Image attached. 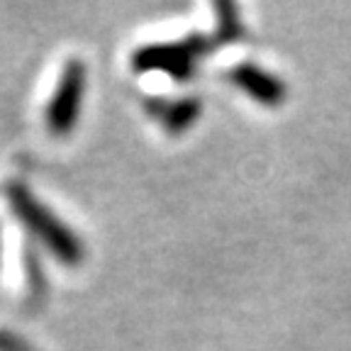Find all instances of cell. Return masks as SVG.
Instances as JSON below:
<instances>
[{"label": "cell", "instance_id": "cell-3", "mask_svg": "<svg viewBox=\"0 0 351 351\" xmlns=\"http://www.w3.org/2000/svg\"><path fill=\"white\" fill-rule=\"evenodd\" d=\"M200 47H203L200 37L186 44H152V47H144L134 54V69H139V71H166L178 81H183L191 73L193 56Z\"/></svg>", "mask_w": 351, "mask_h": 351}, {"label": "cell", "instance_id": "cell-5", "mask_svg": "<svg viewBox=\"0 0 351 351\" xmlns=\"http://www.w3.org/2000/svg\"><path fill=\"white\" fill-rule=\"evenodd\" d=\"M197 115H200V100L197 98L178 100L166 112V127H169V132H183L186 127H191L197 120Z\"/></svg>", "mask_w": 351, "mask_h": 351}, {"label": "cell", "instance_id": "cell-1", "mask_svg": "<svg viewBox=\"0 0 351 351\" xmlns=\"http://www.w3.org/2000/svg\"><path fill=\"white\" fill-rule=\"evenodd\" d=\"M8 200H10L17 217L34 232V237H39V239L54 252L56 258H61V261L69 263V266L81 263L83 247H81V241L76 239V234H73L61 219H56L42 203H37L27 188L20 186V183H12V186L8 188Z\"/></svg>", "mask_w": 351, "mask_h": 351}, {"label": "cell", "instance_id": "cell-2", "mask_svg": "<svg viewBox=\"0 0 351 351\" xmlns=\"http://www.w3.org/2000/svg\"><path fill=\"white\" fill-rule=\"evenodd\" d=\"M83 90H86V66L81 61H71L61 73V81L47 110V125L54 134H66L76 125Z\"/></svg>", "mask_w": 351, "mask_h": 351}, {"label": "cell", "instance_id": "cell-4", "mask_svg": "<svg viewBox=\"0 0 351 351\" xmlns=\"http://www.w3.org/2000/svg\"><path fill=\"white\" fill-rule=\"evenodd\" d=\"M232 81L244 90L247 95H252L256 103L276 108L285 100V86L278 76L263 71L261 66L254 64H241L232 71Z\"/></svg>", "mask_w": 351, "mask_h": 351}]
</instances>
